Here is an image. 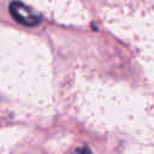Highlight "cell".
<instances>
[{
  "instance_id": "obj_2",
  "label": "cell",
  "mask_w": 154,
  "mask_h": 154,
  "mask_svg": "<svg viewBox=\"0 0 154 154\" xmlns=\"http://www.w3.org/2000/svg\"><path fill=\"white\" fill-rule=\"evenodd\" d=\"M72 154H93V153H91V150H90L87 146H84V147H82V148L76 149Z\"/></svg>"
},
{
  "instance_id": "obj_1",
  "label": "cell",
  "mask_w": 154,
  "mask_h": 154,
  "mask_svg": "<svg viewBox=\"0 0 154 154\" xmlns=\"http://www.w3.org/2000/svg\"><path fill=\"white\" fill-rule=\"evenodd\" d=\"M8 11L16 22L26 26H35L38 25L41 22L40 13L20 1H12L10 4Z\"/></svg>"
}]
</instances>
